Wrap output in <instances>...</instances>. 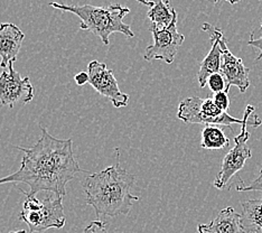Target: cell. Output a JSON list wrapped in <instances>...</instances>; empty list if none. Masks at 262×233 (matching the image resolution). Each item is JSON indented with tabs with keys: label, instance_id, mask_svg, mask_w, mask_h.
I'll list each match as a JSON object with an SVG mask.
<instances>
[{
	"label": "cell",
	"instance_id": "obj_2",
	"mask_svg": "<svg viewBox=\"0 0 262 233\" xmlns=\"http://www.w3.org/2000/svg\"><path fill=\"white\" fill-rule=\"evenodd\" d=\"M117 160L112 166L89 175L82 182L86 195V204L93 207L98 217L127 215L139 200L131 193L135 175L120 166V153L116 149Z\"/></svg>",
	"mask_w": 262,
	"mask_h": 233
},
{
	"label": "cell",
	"instance_id": "obj_6",
	"mask_svg": "<svg viewBox=\"0 0 262 233\" xmlns=\"http://www.w3.org/2000/svg\"><path fill=\"white\" fill-rule=\"evenodd\" d=\"M177 117L185 123L221 125V127L230 128L231 131L232 124L243 123V118H233L228 112L219 109L212 98L201 99L199 97H192L184 99L178 105Z\"/></svg>",
	"mask_w": 262,
	"mask_h": 233
},
{
	"label": "cell",
	"instance_id": "obj_15",
	"mask_svg": "<svg viewBox=\"0 0 262 233\" xmlns=\"http://www.w3.org/2000/svg\"><path fill=\"white\" fill-rule=\"evenodd\" d=\"M212 47L206 57L202 61L200 71L198 73V80L201 88H204L207 84V80L211 75L219 73L221 71L222 64V49L219 41L214 38H211Z\"/></svg>",
	"mask_w": 262,
	"mask_h": 233
},
{
	"label": "cell",
	"instance_id": "obj_10",
	"mask_svg": "<svg viewBox=\"0 0 262 233\" xmlns=\"http://www.w3.org/2000/svg\"><path fill=\"white\" fill-rule=\"evenodd\" d=\"M34 99V88L29 77H21L14 69V63L0 74V103L14 108L16 102L28 103Z\"/></svg>",
	"mask_w": 262,
	"mask_h": 233
},
{
	"label": "cell",
	"instance_id": "obj_4",
	"mask_svg": "<svg viewBox=\"0 0 262 233\" xmlns=\"http://www.w3.org/2000/svg\"><path fill=\"white\" fill-rule=\"evenodd\" d=\"M19 219L28 225V233H43L51 228L61 229L65 225L63 197L53 196L38 200L36 196L26 197Z\"/></svg>",
	"mask_w": 262,
	"mask_h": 233
},
{
	"label": "cell",
	"instance_id": "obj_13",
	"mask_svg": "<svg viewBox=\"0 0 262 233\" xmlns=\"http://www.w3.org/2000/svg\"><path fill=\"white\" fill-rule=\"evenodd\" d=\"M139 3L149 7L147 16L151 22L150 25L158 29H163L169 26L171 22L174 20V18L177 16V11L170 7L169 2H164V0L145 2V0H139Z\"/></svg>",
	"mask_w": 262,
	"mask_h": 233
},
{
	"label": "cell",
	"instance_id": "obj_20",
	"mask_svg": "<svg viewBox=\"0 0 262 233\" xmlns=\"http://www.w3.org/2000/svg\"><path fill=\"white\" fill-rule=\"evenodd\" d=\"M83 233H109L106 224L102 221H92L83 231Z\"/></svg>",
	"mask_w": 262,
	"mask_h": 233
},
{
	"label": "cell",
	"instance_id": "obj_3",
	"mask_svg": "<svg viewBox=\"0 0 262 233\" xmlns=\"http://www.w3.org/2000/svg\"><path fill=\"white\" fill-rule=\"evenodd\" d=\"M50 6L62 11L72 13L79 17L81 19L80 28L98 36L106 46L110 44L109 37L112 33H121L128 38L135 37L130 26L123 20L124 17L130 13V9L128 7H122L120 4L108 6H73L51 3Z\"/></svg>",
	"mask_w": 262,
	"mask_h": 233
},
{
	"label": "cell",
	"instance_id": "obj_7",
	"mask_svg": "<svg viewBox=\"0 0 262 233\" xmlns=\"http://www.w3.org/2000/svg\"><path fill=\"white\" fill-rule=\"evenodd\" d=\"M202 29H203L204 32L210 34L211 38L216 39L222 49V64H221V71H220V73L223 74L226 82H228L226 91L229 93L230 88L232 86H235L240 90L241 93L246 92L247 89L250 87V80H249L250 69L244 67L243 61L241 58L234 56L233 54L231 53L221 29L214 27L213 25H211V24H207V23L203 24Z\"/></svg>",
	"mask_w": 262,
	"mask_h": 233
},
{
	"label": "cell",
	"instance_id": "obj_12",
	"mask_svg": "<svg viewBox=\"0 0 262 233\" xmlns=\"http://www.w3.org/2000/svg\"><path fill=\"white\" fill-rule=\"evenodd\" d=\"M241 214L233 207H226L210 223L199 224V233H246L241 225Z\"/></svg>",
	"mask_w": 262,
	"mask_h": 233
},
{
	"label": "cell",
	"instance_id": "obj_17",
	"mask_svg": "<svg viewBox=\"0 0 262 233\" xmlns=\"http://www.w3.org/2000/svg\"><path fill=\"white\" fill-rule=\"evenodd\" d=\"M207 86L210 88L211 91L215 94L220 92H226V88H228V82H226L225 77L223 76L222 73H215L208 77L207 80Z\"/></svg>",
	"mask_w": 262,
	"mask_h": 233
},
{
	"label": "cell",
	"instance_id": "obj_8",
	"mask_svg": "<svg viewBox=\"0 0 262 233\" xmlns=\"http://www.w3.org/2000/svg\"><path fill=\"white\" fill-rule=\"evenodd\" d=\"M149 31L152 34L154 43L145 50L144 58L148 62L160 59L165 63L171 64L178 50L185 40V36L177 29V16L166 28L158 29L150 25Z\"/></svg>",
	"mask_w": 262,
	"mask_h": 233
},
{
	"label": "cell",
	"instance_id": "obj_22",
	"mask_svg": "<svg viewBox=\"0 0 262 233\" xmlns=\"http://www.w3.org/2000/svg\"><path fill=\"white\" fill-rule=\"evenodd\" d=\"M74 81L77 86H84L89 83V74L86 72H80L74 76Z\"/></svg>",
	"mask_w": 262,
	"mask_h": 233
},
{
	"label": "cell",
	"instance_id": "obj_14",
	"mask_svg": "<svg viewBox=\"0 0 262 233\" xmlns=\"http://www.w3.org/2000/svg\"><path fill=\"white\" fill-rule=\"evenodd\" d=\"M241 225L246 233H262V199L241 203Z\"/></svg>",
	"mask_w": 262,
	"mask_h": 233
},
{
	"label": "cell",
	"instance_id": "obj_9",
	"mask_svg": "<svg viewBox=\"0 0 262 233\" xmlns=\"http://www.w3.org/2000/svg\"><path fill=\"white\" fill-rule=\"evenodd\" d=\"M89 84L95 91L111 101L115 108L127 107L129 95L123 93L118 86V81L113 75V71L106 68L105 63L91 61L88 65Z\"/></svg>",
	"mask_w": 262,
	"mask_h": 233
},
{
	"label": "cell",
	"instance_id": "obj_11",
	"mask_svg": "<svg viewBox=\"0 0 262 233\" xmlns=\"http://www.w3.org/2000/svg\"><path fill=\"white\" fill-rule=\"evenodd\" d=\"M25 36L15 24L4 23L0 25V67L8 68L10 63L16 62Z\"/></svg>",
	"mask_w": 262,
	"mask_h": 233
},
{
	"label": "cell",
	"instance_id": "obj_19",
	"mask_svg": "<svg viewBox=\"0 0 262 233\" xmlns=\"http://www.w3.org/2000/svg\"><path fill=\"white\" fill-rule=\"evenodd\" d=\"M236 190L239 192H249V190H258V192H262V170L260 171L259 176L254 179V181L249 185H236Z\"/></svg>",
	"mask_w": 262,
	"mask_h": 233
},
{
	"label": "cell",
	"instance_id": "obj_18",
	"mask_svg": "<svg viewBox=\"0 0 262 233\" xmlns=\"http://www.w3.org/2000/svg\"><path fill=\"white\" fill-rule=\"evenodd\" d=\"M212 100L214 101V103L216 104L219 109H221L224 112H228L229 107H230V99H229V93L226 92H220L215 93L213 95Z\"/></svg>",
	"mask_w": 262,
	"mask_h": 233
},
{
	"label": "cell",
	"instance_id": "obj_21",
	"mask_svg": "<svg viewBox=\"0 0 262 233\" xmlns=\"http://www.w3.org/2000/svg\"><path fill=\"white\" fill-rule=\"evenodd\" d=\"M261 29H262V23H261ZM253 36H254V32L251 33V37H250V40L248 41V45L253 46V47H255V49H258L260 51L259 56L255 58V61H260V59H262V35H261V37L258 39H255Z\"/></svg>",
	"mask_w": 262,
	"mask_h": 233
},
{
	"label": "cell",
	"instance_id": "obj_1",
	"mask_svg": "<svg viewBox=\"0 0 262 233\" xmlns=\"http://www.w3.org/2000/svg\"><path fill=\"white\" fill-rule=\"evenodd\" d=\"M41 136L34 146L24 148L16 146L24 153L20 168L6 177L0 178V185L7 183H24L29 192H20L26 197L36 196L47 190L55 196L67 195V185L83 171L73 154L72 139H58L50 135L40 124Z\"/></svg>",
	"mask_w": 262,
	"mask_h": 233
},
{
	"label": "cell",
	"instance_id": "obj_16",
	"mask_svg": "<svg viewBox=\"0 0 262 233\" xmlns=\"http://www.w3.org/2000/svg\"><path fill=\"white\" fill-rule=\"evenodd\" d=\"M230 140L221 125L208 124L202 131L201 147L208 151H219L228 147Z\"/></svg>",
	"mask_w": 262,
	"mask_h": 233
},
{
	"label": "cell",
	"instance_id": "obj_5",
	"mask_svg": "<svg viewBox=\"0 0 262 233\" xmlns=\"http://www.w3.org/2000/svg\"><path fill=\"white\" fill-rule=\"evenodd\" d=\"M254 107L249 104L244 111L243 123L241 124L240 135L234 136V147L225 155L223 158L221 171L214 179V187L217 189H223L231 178L233 177L237 172L243 168L246 161L252 157L251 149L248 147V140L250 139V133L248 131V125L252 127H259L261 124V119L258 116H253Z\"/></svg>",
	"mask_w": 262,
	"mask_h": 233
},
{
	"label": "cell",
	"instance_id": "obj_23",
	"mask_svg": "<svg viewBox=\"0 0 262 233\" xmlns=\"http://www.w3.org/2000/svg\"><path fill=\"white\" fill-rule=\"evenodd\" d=\"M9 233H28V232H26L25 230H19V231H11Z\"/></svg>",
	"mask_w": 262,
	"mask_h": 233
}]
</instances>
